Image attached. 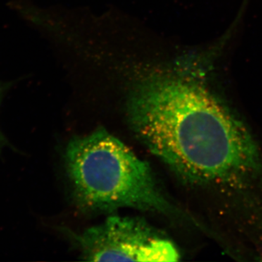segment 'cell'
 Returning a JSON list of instances; mask_svg holds the SVG:
<instances>
[{
	"label": "cell",
	"instance_id": "obj_4",
	"mask_svg": "<svg viewBox=\"0 0 262 262\" xmlns=\"http://www.w3.org/2000/svg\"><path fill=\"white\" fill-rule=\"evenodd\" d=\"M15 83V81H5L0 80V106H1L2 102H3V98L5 95L10 91V89L13 87ZM10 146L8 139L5 137L4 134L0 128V153L3 151L7 146Z\"/></svg>",
	"mask_w": 262,
	"mask_h": 262
},
{
	"label": "cell",
	"instance_id": "obj_2",
	"mask_svg": "<svg viewBox=\"0 0 262 262\" xmlns=\"http://www.w3.org/2000/svg\"><path fill=\"white\" fill-rule=\"evenodd\" d=\"M66 163L76 198L87 209L173 211L149 164L104 129L71 141Z\"/></svg>",
	"mask_w": 262,
	"mask_h": 262
},
{
	"label": "cell",
	"instance_id": "obj_1",
	"mask_svg": "<svg viewBox=\"0 0 262 262\" xmlns=\"http://www.w3.org/2000/svg\"><path fill=\"white\" fill-rule=\"evenodd\" d=\"M131 128L187 184L227 207L257 211L262 149L252 131L204 84L163 71L138 76L129 91Z\"/></svg>",
	"mask_w": 262,
	"mask_h": 262
},
{
	"label": "cell",
	"instance_id": "obj_3",
	"mask_svg": "<svg viewBox=\"0 0 262 262\" xmlns=\"http://www.w3.org/2000/svg\"><path fill=\"white\" fill-rule=\"evenodd\" d=\"M82 255L91 261H176L178 250L144 221L110 217L78 238Z\"/></svg>",
	"mask_w": 262,
	"mask_h": 262
}]
</instances>
